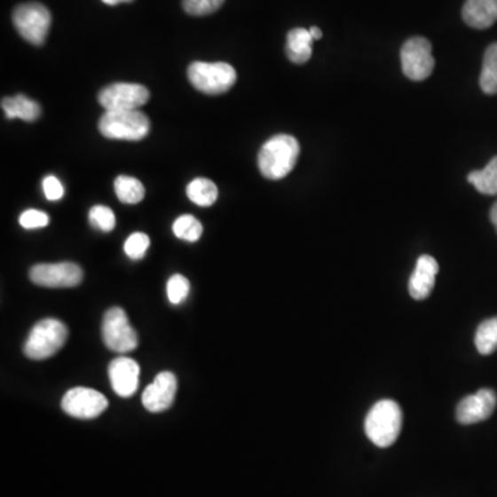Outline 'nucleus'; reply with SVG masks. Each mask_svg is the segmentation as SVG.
<instances>
[{"mask_svg":"<svg viewBox=\"0 0 497 497\" xmlns=\"http://www.w3.org/2000/svg\"><path fill=\"white\" fill-rule=\"evenodd\" d=\"M298 154L300 146L295 137L278 134L261 146L258 153V169L268 180H280L295 169Z\"/></svg>","mask_w":497,"mask_h":497,"instance_id":"1","label":"nucleus"},{"mask_svg":"<svg viewBox=\"0 0 497 497\" xmlns=\"http://www.w3.org/2000/svg\"><path fill=\"white\" fill-rule=\"evenodd\" d=\"M402 410L397 402L383 399L377 402L365 420L367 438L379 447H389L395 444L402 430Z\"/></svg>","mask_w":497,"mask_h":497,"instance_id":"2","label":"nucleus"},{"mask_svg":"<svg viewBox=\"0 0 497 497\" xmlns=\"http://www.w3.org/2000/svg\"><path fill=\"white\" fill-rule=\"evenodd\" d=\"M151 122L138 109L106 111L99 122V133L111 140L140 141L148 136Z\"/></svg>","mask_w":497,"mask_h":497,"instance_id":"3","label":"nucleus"},{"mask_svg":"<svg viewBox=\"0 0 497 497\" xmlns=\"http://www.w3.org/2000/svg\"><path fill=\"white\" fill-rule=\"evenodd\" d=\"M67 337H68V329L61 320H51V318L39 320L32 327L28 339L25 343L24 354L29 359H47L64 347Z\"/></svg>","mask_w":497,"mask_h":497,"instance_id":"4","label":"nucleus"},{"mask_svg":"<svg viewBox=\"0 0 497 497\" xmlns=\"http://www.w3.org/2000/svg\"><path fill=\"white\" fill-rule=\"evenodd\" d=\"M188 79L196 91L210 96L230 91L236 82V71L227 62L196 61L188 68Z\"/></svg>","mask_w":497,"mask_h":497,"instance_id":"5","label":"nucleus"},{"mask_svg":"<svg viewBox=\"0 0 497 497\" xmlns=\"http://www.w3.org/2000/svg\"><path fill=\"white\" fill-rule=\"evenodd\" d=\"M12 22L25 41L41 46L46 41L51 27V14L41 4H20L12 12Z\"/></svg>","mask_w":497,"mask_h":497,"instance_id":"6","label":"nucleus"},{"mask_svg":"<svg viewBox=\"0 0 497 497\" xmlns=\"http://www.w3.org/2000/svg\"><path fill=\"white\" fill-rule=\"evenodd\" d=\"M103 339L106 347L118 354H128L136 350L138 335L122 308L112 307L106 311L103 320Z\"/></svg>","mask_w":497,"mask_h":497,"instance_id":"7","label":"nucleus"},{"mask_svg":"<svg viewBox=\"0 0 497 497\" xmlns=\"http://www.w3.org/2000/svg\"><path fill=\"white\" fill-rule=\"evenodd\" d=\"M402 71L410 81H424L434 71L431 43L426 37H410L401 49Z\"/></svg>","mask_w":497,"mask_h":497,"instance_id":"8","label":"nucleus"},{"mask_svg":"<svg viewBox=\"0 0 497 497\" xmlns=\"http://www.w3.org/2000/svg\"><path fill=\"white\" fill-rule=\"evenodd\" d=\"M148 89L137 83L109 84L99 94V103L106 111L138 109L148 103Z\"/></svg>","mask_w":497,"mask_h":497,"instance_id":"9","label":"nucleus"},{"mask_svg":"<svg viewBox=\"0 0 497 497\" xmlns=\"http://www.w3.org/2000/svg\"><path fill=\"white\" fill-rule=\"evenodd\" d=\"M61 406L66 414L76 419H96L106 412L108 399L96 390L76 387L64 395Z\"/></svg>","mask_w":497,"mask_h":497,"instance_id":"10","label":"nucleus"},{"mask_svg":"<svg viewBox=\"0 0 497 497\" xmlns=\"http://www.w3.org/2000/svg\"><path fill=\"white\" fill-rule=\"evenodd\" d=\"M32 282L43 288H75L83 280V271L75 263L36 264L29 271Z\"/></svg>","mask_w":497,"mask_h":497,"instance_id":"11","label":"nucleus"},{"mask_svg":"<svg viewBox=\"0 0 497 497\" xmlns=\"http://www.w3.org/2000/svg\"><path fill=\"white\" fill-rule=\"evenodd\" d=\"M497 395L493 390L482 389L460 401L456 409V419L460 424L469 426L489 419L496 409Z\"/></svg>","mask_w":497,"mask_h":497,"instance_id":"12","label":"nucleus"},{"mask_svg":"<svg viewBox=\"0 0 497 497\" xmlns=\"http://www.w3.org/2000/svg\"><path fill=\"white\" fill-rule=\"evenodd\" d=\"M178 392V379L173 373L162 372L143 392V405L148 412L159 414L173 405Z\"/></svg>","mask_w":497,"mask_h":497,"instance_id":"13","label":"nucleus"},{"mask_svg":"<svg viewBox=\"0 0 497 497\" xmlns=\"http://www.w3.org/2000/svg\"><path fill=\"white\" fill-rule=\"evenodd\" d=\"M109 382L119 397L129 398L136 394L140 383V367L136 360L119 357L108 367Z\"/></svg>","mask_w":497,"mask_h":497,"instance_id":"14","label":"nucleus"},{"mask_svg":"<svg viewBox=\"0 0 497 497\" xmlns=\"http://www.w3.org/2000/svg\"><path fill=\"white\" fill-rule=\"evenodd\" d=\"M438 271L439 265L434 257L420 256L409 280V293L414 300H426L431 295Z\"/></svg>","mask_w":497,"mask_h":497,"instance_id":"15","label":"nucleus"},{"mask_svg":"<svg viewBox=\"0 0 497 497\" xmlns=\"http://www.w3.org/2000/svg\"><path fill=\"white\" fill-rule=\"evenodd\" d=\"M463 20L471 28H489L497 21V0H467Z\"/></svg>","mask_w":497,"mask_h":497,"instance_id":"16","label":"nucleus"},{"mask_svg":"<svg viewBox=\"0 0 497 497\" xmlns=\"http://www.w3.org/2000/svg\"><path fill=\"white\" fill-rule=\"evenodd\" d=\"M2 108H4V115L9 121L12 119H22L25 122H35L41 116V106L24 96V94H17L14 97H4L2 99Z\"/></svg>","mask_w":497,"mask_h":497,"instance_id":"17","label":"nucleus"},{"mask_svg":"<svg viewBox=\"0 0 497 497\" xmlns=\"http://www.w3.org/2000/svg\"><path fill=\"white\" fill-rule=\"evenodd\" d=\"M312 36L310 29L295 28L288 34V43H286V54L290 61L302 66L312 56Z\"/></svg>","mask_w":497,"mask_h":497,"instance_id":"18","label":"nucleus"},{"mask_svg":"<svg viewBox=\"0 0 497 497\" xmlns=\"http://www.w3.org/2000/svg\"><path fill=\"white\" fill-rule=\"evenodd\" d=\"M186 195L190 198L191 202L195 203V205L209 208L217 201L218 188L209 178H199L188 184Z\"/></svg>","mask_w":497,"mask_h":497,"instance_id":"19","label":"nucleus"},{"mask_svg":"<svg viewBox=\"0 0 497 497\" xmlns=\"http://www.w3.org/2000/svg\"><path fill=\"white\" fill-rule=\"evenodd\" d=\"M469 181L484 195H497V156L482 170L471 171Z\"/></svg>","mask_w":497,"mask_h":497,"instance_id":"20","label":"nucleus"},{"mask_svg":"<svg viewBox=\"0 0 497 497\" xmlns=\"http://www.w3.org/2000/svg\"><path fill=\"white\" fill-rule=\"evenodd\" d=\"M115 193L121 202L136 205L143 201L146 188L137 178L130 176H119L115 180Z\"/></svg>","mask_w":497,"mask_h":497,"instance_id":"21","label":"nucleus"},{"mask_svg":"<svg viewBox=\"0 0 497 497\" xmlns=\"http://www.w3.org/2000/svg\"><path fill=\"white\" fill-rule=\"evenodd\" d=\"M479 84L484 93L497 94V43L485 51Z\"/></svg>","mask_w":497,"mask_h":497,"instance_id":"22","label":"nucleus"},{"mask_svg":"<svg viewBox=\"0 0 497 497\" xmlns=\"http://www.w3.org/2000/svg\"><path fill=\"white\" fill-rule=\"evenodd\" d=\"M476 347L479 354L491 355L497 350V317L479 325L476 333Z\"/></svg>","mask_w":497,"mask_h":497,"instance_id":"23","label":"nucleus"},{"mask_svg":"<svg viewBox=\"0 0 497 497\" xmlns=\"http://www.w3.org/2000/svg\"><path fill=\"white\" fill-rule=\"evenodd\" d=\"M174 235L186 242H196L202 236V224L191 215L180 216L173 224Z\"/></svg>","mask_w":497,"mask_h":497,"instance_id":"24","label":"nucleus"},{"mask_svg":"<svg viewBox=\"0 0 497 497\" xmlns=\"http://www.w3.org/2000/svg\"><path fill=\"white\" fill-rule=\"evenodd\" d=\"M89 220L96 230L103 233H111L116 225V217L112 209L108 206H94L89 213Z\"/></svg>","mask_w":497,"mask_h":497,"instance_id":"25","label":"nucleus"},{"mask_svg":"<svg viewBox=\"0 0 497 497\" xmlns=\"http://www.w3.org/2000/svg\"><path fill=\"white\" fill-rule=\"evenodd\" d=\"M151 245L149 236L144 233H134L124 242V253L131 260H141Z\"/></svg>","mask_w":497,"mask_h":497,"instance_id":"26","label":"nucleus"},{"mask_svg":"<svg viewBox=\"0 0 497 497\" xmlns=\"http://www.w3.org/2000/svg\"><path fill=\"white\" fill-rule=\"evenodd\" d=\"M166 290H168L169 302L171 304H181L190 293V280L180 273H176L168 280Z\"/></svg>","mask_w":497,"mask_h":497,"instance_id":"27","label":"nucleus"},{"mask_svg":"<svg viewBox=\"0 0 497 497\" xmlns=\"http://www.w3.org/2000/svg\"><path fill=\"white\" fill-rule=\"evenodd\" d=\"M224 0H183V7L191 16H208L223 6Z\"/></svg>","mask_w":497,"mask_h":497,"instance_id":"28","label":"nucleus"},{"mask_svg":"<svg viewBox=\"0 0 497 497\" xmlns=\"http://www.w3.org/2000/svg\"><path fill=\"white\" fill-rule=\"evenodd\" d=\"M49 221V216L44 211L36 210V209L25 210L20 216V224H21V227L25 228V230H36V228L46 227Z\"/></svg>","mask_w":497,"mask_h":497,"instance_id":"29","label":"nucleus"},{"mask_svg":"<svg viewBox=\"0 0 497 497\" xmlns=\"http://www.w3.org/2000/svg\"><path fill=\"white\" fill-rule=\"evenodd\" d=\"M43 193L49 201H59V199L64 196V186H62L61 181L56 178V176H46L43 178Z\"/></svg>","mask_w":497,"mask_h":497,"instance_id":"30","label":"nucleus"},{"mask_svg":"<svg viewBox=\"0 0 497 497\" xmlns=\"http://www.w3.org/2000/svg\"><path fill=\"white\" fill-rule=\"evenodd\" d=\"M310 34L314 41H320V37H322V31H320L318 27H312V28L310 29Z\"/></svg>","mask_w":497,"mask_h":497,"instance_id":"31","label":"nucleus"},{"mask_svg":"<svg viewBox=\"0 0 497 497\" xmlns=\"http://www.w3.org/2000/svg\"><path fill=\"white\" fill-rule=\"evenodd\" d=\"M491 221L492 224H493L494 227H496V231H497V201L496 203H494V205L492 206L491 209Z\"/></svg>","mask_w":497,"mask_h":497,"instance_id":"32","label":"nucleus"},{"mask_svg":"<svg viewBox=\"0 0 497 497\" xmlns=\"http://www.w3.org/2000/svg\"><path fill=\"white\" fill-rule=\"evenodd\" d=\"M104 4H109V6H115L119 4H129V2H133V0H103Z\"/></svg>","mask_w":497,"mask_h":497,"instance_id":"33","label":"nucleus"}]
</instances>
